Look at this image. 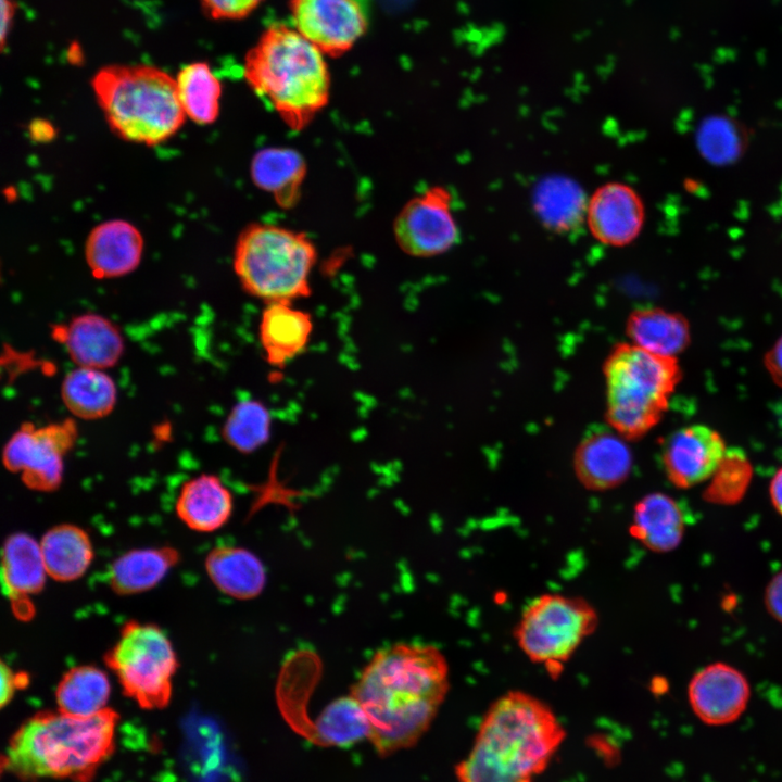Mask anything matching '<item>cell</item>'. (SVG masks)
Returning a JSON list of instances; mask_svg holds the SVG:
<instances>
[{
	"mask_svg": "<svg viewBox=\"0 0 782 782\" xmlns=\"http://www.w3.org/2000/svg\"><path fill=\"white\" fill-rule=\"evenodd\" d=\"M588 199L573 179L564 175H550L535 185L532 206L544 227L553 232L565 234L584 223Z\"/></svg>",
	"mask_w": 782,
	"mask_h": 782,
	"instance_id": "cb8c5ba5",
	"label": "cell"
},
{
	"mask_svg": "<svg viewBox=\"0 0 782 782\" xmlns=\"http://www.w3.org/2000/svg\"><path fill=\"white\" fill-rule=\"evenodd\" d=\"M288 7L294 29L332 58L348 52L368 26L357 0H289Z\"/></svg>",
	"mask_w": 782,
	"mask_h": 782,
	"instance_id": "7c38bea8",
	"label": "cell"
},
{
	"mask_svg": "<svg viewBox=\"0 0 782 782\" xmlns=\"http://www.w3.org/2000/svg\"><path fill=\"white\" fill-rule=\"evenodd\" d=\"M77 433L72 418L41 427L25 424L4 445L2 463L9 471L20 474L27 488L53 491L62 482L64 458Z\"/></svg>",
	"mask_w": 782,
	"mask_h": 782,
	"instance_id": "30bf717a",
	"label": "cell"
},
{
	"mask_svg": "<svg viewBox=\"0 0 782 782\" xmlns=\"http://www.w3.org/2000/svg\"><path fill=\"white\" fill-rule=\"evenodd\" d=\"M79 367L108 369L121 360L124 339L118 327L106 317L86 313L53 331Z\"/></svg>",
	"mask_w": 782,
	"mask_h": 782,
	"instance_id": "e0dca14e",
	"label": "cell"
},
{
	"mask_svg": "<svg viewBox=\"0 0 782 782\" xmlns=\"http://www.w3.org/2000/svg\"><path fill=\"white\" fill-rule=\"evenodd\" d=\"M597 626L598 614L586 600L545 593L524 608L514 638L531 661L557 674Z\"/></svg>",
	"mask_w": 782,
	"mask_h": 782,
	"instance_id": "ba28073f",
	"label": "cell"
},
{
	"mask_svg": "<svg viewBox=\"0 0 782 782\" xmlns=\"http://www.w3.org/2000/svg\"><path fill=\"white\" fill-rule=\"evenodd\" d=\"M565 739L551 707L524 691H509L488 708L474 745L456 766L458 782H533Z\"/></svg>",
	"mask_w": 782,
	"mask_h": 782,
	"instance_id": "7a4b0ae2",
	"label": "cell"
},
{
	"mask_svg": "<svg viewBox=\"0 0 782 782\" xmlns=\"http://www.w3.org/2000/svg\"><path fill=\"white\" fill-rule=\"evenodd\" d=\"M48 576L40 542L26 533L10 535L2 548L1 581L8 598L30 600L40 592Z\"/></svg>",
	"mask_w": 782,
	"mask_h": 782,
	"instance_id": "484cf974",
	"label": "cell"
},
{
	"mask_svg": "<svg viewBox=\"0 0 782 782\" xmlns=\"http://www.w3.org/2000/svg\"><path fill=\"white\" fill-rule=\"evenodd\" d=\"M178 560V552L169 546L128 551L111 565L109 584L123 595L148 591L161 582Z\"/></svg>",
	"mask_w": 782,
	"mask_h": 782,
	"instance_id": "4316f807",
	"label": "cell"
},
{
	"mask_svg": "<svg viewBox=\"0 0 782 782\" xmlns=\"http://www.w3.org/2000/svg\"><path fill=\"white\" fill-rule=\"evenodd\" d=\"M696 144L707 161L723 165L735 161L741 155L745 146V137L735 122L722 115H714L707 117L699 125Z\"/></svg>",
	"mask_w": 782,
	"mask_h": 782,
	"instance_id": "836d02e7",
	"label": "cell"
},
{
	"mask_svg": "<svg viewBox=\"0 0 782 782\" xmlns=\"http://www.w3.org/2000/svg\"><path fill=\"white\" fill-rule=\"evenodd\" d=\"M306 169L305 159L297 150L267 147L254 154L250 174L253 184L269 193L280 207L291 209L300 199Z\"/></svg>",
	"mask_w": 782,
	"mask_h": 782,
	"instance_id": "44dd1931",
	"label": "cell"
},
{
	"mask_svg": "<svg viewBox=\"0 0 782 782\" xmlns=\"http://www.w3.org/2000/svg\"><path fill=\"white\" fill-rule=\"evenodd\" d=\"M29 677L26 672H14L3 661L1 664V706L11 701L16 690L28 684Z\"/></svg>",
	"mask_w": 782,
	"mask_h": 782,
	"instance_id": "74e56055",
	"label": "cell"
},
{
	"mask_svg": "<svg viewBox=\"0 0 782 782\" xmlns=\"http://www.w3.org/2000/svg\"><path fill=\"white\" fill-rule=\"evenodd\" d=\"M40 548L48 576L62 582L80 578L93 558L88 533L71 524L48 530L40 541Z\"/></svg>",
	"mask_w": 782,
	"mask_h": 782,
	"instance_id": "f1b7e54d",
	"label": "cell"
},
{
	"mask_svg": "<svg viewBox=\"0 0 782 782\" xmlns=\"http://www.w3.org/2000/svg\"><path fill=\"white\" fill-rule=\"evenodd\" d=\"M179 102L186 116L207 125L219 113L222 84L206 62H192L182 66L176 76Z\"/></svg>",
	"mask_w": 782,
	"mask_h": 782,
	"instance_id": "1f68e13d",
	"label": "cell"
},
{
	"mask_svg": "<svg viewBox=\"0 0 782 782\" xmlns=\"http://www.w3.org/2000/svg\"><path fill=\"white\" fill-rule=\"evenodd\" d=\"M764 604L770 617L782 625V569L768 581L764 592Z\"/></svg>",
	"mask_w": 782,
	"mask_h": 782,
	"instance_id": "8d00e7d4",
	"label": "cell"
},
{
	"mask_svg": "<svg viewBox=\"0 0 782 782\" xmlns=\"http://www.w3.org/2000/svg\"><path fill=\"white\" fill-rule=\"evenodd\" d=\"M633 457L625 438L616 431L586 434L573 455V470L580 483L591 491H607L629 477Z\"/></svg>",
	"mask_w": 782,
	"mask_h": 782,
	"instance_id": "2e32d148",
	"label": "cell"
},
{
	"mask_svg": "<svg viewBox=\"0 0 782 782\" xmlns=\"http://www.w3.org/2000/svg\"><path fill=\"white\" fill-rule=\"evenodd\" d=\"M212 20H241L250 15L264 0H199Z\"/></svg>",
	"mask_w": 782,
	"mask_h": 782,
	"instance_id": "d590c367",
	"label": "cell"
},
{
	"mask_svg": "<svg viewBox=\"0 0 782 782\" xmlns=\"http://www.w3.org/2000/svg\"><path fill=\"white\" fill-rule=\"evenodd\" d=\"M234 508L232 494L222 480L202 474L188 480L180 489L176 513L190 529L212 532L222 528Z\"/></svg>",
	"mask_w": 782,
	"mask_h": 782,
	"instance_id": "7402d4cb",
	"label": "cell"
},
{
	"mask_svg": "<svg viewBox=\"0 0 782 782\" xmlns=\"http://www.w3.org/2000/svg\"><path fill=\"white\" fill-rule=\"evenodd\" d=\"M17 10V3L14 0H1V33H0V43L1 49L3 50L11 28L13 26L14 17Z\"/></svg>",
	"mask_w": 782,
	"mask_h": 782,
	"instance_id": "ab89813d",
	"label": "cell"
},
{
	"mask_svg": "<svg viewBox=\"0 0 782 782\" xmlns=\"http://www.w3.org/2000/svg\"><path fill=\"white\" fill-rule=\"evenodd\" d=\"M769 496L772 506L782 517V467L775 471L770 481Z\"/></svg>",
	"mask_w": 782,
	"mask_h": 782,
	"instance_id": "60d3db41",
	"label": "cell"
},
{
	"mask_svg": "<svg viewBox=\"0 0 782 782\" xmlns=\"http://www.w3.org/2000/svg\"><path fill=\"white\" fill-rule=\"evenodd\" d=\"M104 659L125 694L141 707L153 709L168 704L178 660L160 627L128 621Z\"/></svg>",
	"mask_w": 782,
	"mask_h": 782,
	"instance_id": "9c48e42d",
	"label": "cell"
},
{
	"mask_svg": "<svg viewBox=\"0 0 782 782\" xmlns=\"http://www.w3.org/2000/svg\"><path fill=\"white\" fill-rule=\"evenodd\" d=\"M449 669L431 644L401 642L375 653L350 694L368 718L379 755L415 745L429 729L450 689Z\"/></svg>",
	"mask_w": 782,
	"mask_h": 782,
	"instance_id": "6da1fadb",
	"label": "cell"
},
{
	"mask_svg": "<svg viewBox=\"0 0 782 782\" xmlns=\"http://www.w3.org/2000/svg\"><path fill=\"white\" fill-rule=\"evenodd\" d=\"M452 203L451 192L441 186L408 200L393 223L400 249L415 257H432L452 249L459 237Z\"/></svg>",
	"mask_w": 782,
	"mask_h": 782,
	"instance_id": "8fae6325",
	"label": "cell"
},
{
	"mask_svg": "<svg viewBox=\"0 0 782 782\" xmlns=\"http://www.w3.org/2000/svg\"><path fill=\"white\" fill-rule=\"evenodd\" d=\"M765 366L772 380L778 386L782 387V337L767 352L765 356Z\"/></svg>",
	"mask_w": 782,
	"mask_h": 782,
	"instance_id": "f35d334b",
	"label": "cell"
},
{
	"mask_svg": "<svg viewBox=\"0 0 782 782\" xmlns=\"http://www.w3.org/2000/svg\"><path fill=\"white\" fill-rule=\"evenodd\" d=\"M710 488L705 496L717 504L736 503L745 493L749 479L748 463L739 453H726L723 461L712 475Z\"/></svg>",
	"mask_w": 782,
	"mask_h": 782,
	"instance_id": "e575fe53",
	"label": "cell"
},
{
	"mask_svg": "<svg viewBox=\"0 0 782 782\" xmlns=\"http://www.w3.org/2000/svg\"><path fill=\"white\" fill-rule=\"evenodd\" d=\"M272 416L268 408L257 400L238 402L223 427V437L231 447L251 453L265 444L270 434Z\"/></svg>",
	"mask_w": 782,
	"mask_h": 782,
	"instance_id": "d6a6232c",
	"label": "cell"
},
{
	"mask_svg": "<svg viewBox=\"0 0 782 782\" xmlns=\"http://www.w3.org/2000/svg\"><path fill=\"white\" fill-rule=\"evenodd\" d=\"M91 87L111 129L125 140L154 146L184 124L176 79L161 68L106 65L96 73Z\"/></svg>",
	"mask_w": 782,
	"mask_h": 782,
	"instance_id": "5b68a950",
	"label": "cell"
},
{
	"mask_svg": "<svg viewBox=\"0 0 782 782\" xmlns=\"http://www.w3.org/2000/svg\"><path fill=\"white\" fill-rule=\"evenodd\" d=\"M645 207L640 194L629 185L609 181L588 199L584 223L600 243L621 248L641 234Z\"/></svg>",
	"mask_w": 782,
	"mask_h": 782,
	"instance_id": "5bb4252c",
	"label": "cell"
},
{
	"mask_svg": "<svg viewBox=\"0 0 782 782\" xmlns=\"http://www.w3.org/2000/svg\"><path fill=\"white\" fill-rule=\"evenodd\" d=\"M211 581L224 594L237 600L257 597L266 584L262 560L240 546H216L205 558Z\"/></svg>",
	"mask_w": 782,
	"mask_h": 782,
	"instance_id": "603a6c76",
	"label": "cell"
},
{
	"mask_svg": "<svg viewBox=\"0 0 782 782\" xmlns=\"http://www.w3.org/2000/svg\"><path fill=\"white\" fill-rule=\"evenodd\" d=\"M606 420L625 439L646 434L663 418L681 380L678 360L633 343L617 344L603 364Z\"/></svg>",
	"mask_w": 782,
	"mask_h": 782,
	"instance_id": "8992f818",
	"label": "cell"
},
{
	"mask_svg": "<svg viewBox=\"0 0 782 782\" xmlns=\"http://www.w3.org/2000/svg\"><path fill=\"white\" fill-rule=\"evenodd\" d=\"M626 333L634 345L670 357L685 350L691 340L686 318L660 307L633 311L627 318Z\"/></svg>",
	"mask_w": 782,
	"mask_h": 782,
	"instance_id": "d4e9b609",
	"label": "cell"
},
{
	"mask_svg": "<svg viewBox=\"0 0 782 782\" xmlns=\"http://www.w3.org/2000/svg\"><path fill=\"white\" fill-rule=\"evenodd\" d=\"M317 249L302 231L253 223L239 235L234 269L252 297L272 302H293L310 295V278Z\"/></svg>",
	"mask_w": 782,
	"mask_h": 782,
	"instance_id": "52a82bcc",
	"label": "cell"
},
{
	"mask_svg": "<svg viewBox=\"0 0 782 782\" xmlns=\"http://www.w3.org/2000/svg\"><path fill=\"white\" fill-rule=\"evenodd\" d=\"M688 702L696 718L710 727L735 722L751 699V685L736 667L710 663L698 669L688 684Z\"/></svg>",
	"mask_w": 782,
	"mask_h": 782,
	"instance_id": "4fadbf2b",
	"label": "cell"
},
{
	"mask_svg": "<svg viewBox=\"0 0 782 782\" xmlns=\"http://www.w3.org/2000/svg\"><path fill=\"white\" fill-rule=\"evenodd\" d=\"M111 685L108 676L94 666L70 669L60 680L55 698L59 711L87 718L106 709Z\"/></svg>",
	"mask_w": 782,
	"mask_h": 782,
	"instance_id": "f546056e",
	"label": "cell"
},
{
	"mask_svg": "<svg viewBox=\"0 0 782 782\" xmlns=\"http://www.w3.org/2000/svg\"><path fill=\"white\" fill-rule=\"evenodd\" d=\"M61 399L73 416L96 420L114 409L117 389L103 369L77 366L63 378Z\"/></svg>",
	"mask_w": 782,
	"mask_h": 782,
	"instance_id": "83f0119b",
	"label": "cell"
},
{
	"mask_svg": "<svg viewBox=\"0 0 782 782\" xmlns=\"http://www.w3.org/2000/svg\"><path fill=\"white\" fill-rule=\"evenodd\" d=\"M142 251L140 231L128 222L114 219L90 231L85 255L93 277L102 279L131 273L139 265Z\"/></svg>",
	"mask_w": 782,
	"mask_h": 782,
	"instance_id": "ac0fdd59",
	"label": "cell"
},
{
	"mask_svg": "<svg viewBox=\"0 0 782 782\" xmlns=\"http://www.w3.org/2000/svg\"><path fill=\"white\" fill-rule=\"evenodd\" d=\"M631 535L655 553H669L682 542L685 518L678 502L663 492L641 497L634 505Z\"/></svg>",
	"mask_w": 782,
	"mask_h": 782,
	"instance_id": "ffe728a7",
	"label": "cell"
},
{
	"mask_svg": "<svg viewBox=\"0 0 782 782\" xmlns=\"http://www.w3.org/2000/svg\"><path fill=\"white\" fill-rule=\"evenodd\" d=\"M370 726L361 704L350 694L329 703L312 726L311 739L321 746L345 747L369 736Z\"/></svg>",
	"mask_w": 782,
	"mask_h": 782,
	"instance_id": "4dcf8cb0",
	"label": "cell"
},
{
	"mask_svg": "<svg viewBox=\"0 0 782 782\" xmlns=\"http://www.w3.org/2000/svg\"><path fill=\"white\" fill-rule=\"evenodd\" d=\"M727 453L723 438L706 425L674 431L665 442L663 466L669 481L689 489L712 477Z\"/></svg>",
	"mask_w": 782,
	"mask_h": 782,
	"instance_id": "9a60e30c",
	"label": "cell"
},
{
	"mask_svg": "<svg viewBox=\"0 0 782 782\" xmlns=\"http://www.w3.org/2000/svg\"><path fill=\"white\" fill-rule=\"evenodd\" d=\"M313 332L311 315L292 302L267 303L260 320V342L272 366H283L306 348Z\"/></svg>",
	"mask_w": 782,
	"mask_h": 782,
	"instance_id": "d6986e66",
	"label": "cell"
},
{
	"mask_svg": "<svg viewBox=\"0 0 782 782\" xmlns=\"http://www.w3.org/2000/svg\"><path fill=\"white\" fill-rule=\"evenodd\" d=\"M251 89L292 130L307 127L328 104L331 77L324 53L298 30L272 25L247 52Z\"/></svg>",
	"mask_w": 782,
	"mask_h": 782,
	"instance_id": "3957f363",
	"label": "cell"
},
{
	"mask_svg": "<svg viewBox=\"0 0 782 782\" xmlns=\"http://www.w3.org/2000/svg\"><path fill=\"white\" fill-rule=\"evenodd\" d=\"M117 719L110 708L87 718L39 712L11 737L2 767L23 780L88 781L113 752Z\"/></svg>",
	"mask_w": 782,
	"mask_h": 782,
	"instance_id": "277c9868",
	"label": "cell"
}]
</instances>
